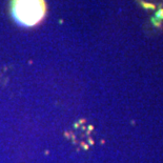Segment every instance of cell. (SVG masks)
<instances>
[{
  "mask_svg": "<svg viewBox=\"0 0 163 163\" xmlns=\"http://www.w3.org/2000/svg\"><path fill=\"white\" fill-rule=\"evenodd\" d=\"M44 0H14L13 14L16 20L25 26L38 24L45 15Z\"/></svg>",
  "mask_w": 163,
  "mask_h": 163,
  "instance_id": "cell-1",
  "label": "cell"
}]
</instances>
